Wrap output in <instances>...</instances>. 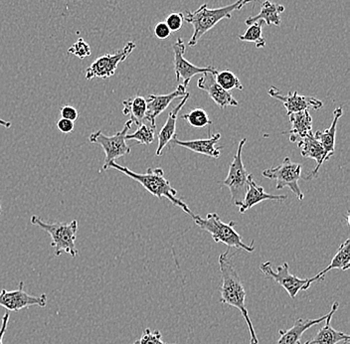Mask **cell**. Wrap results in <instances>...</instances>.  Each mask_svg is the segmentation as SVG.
<instances>
[{
  "label": "cell",
  "mask_w": 350,
  "mask_h": 344,
  "mask_svg": "<svg viewBox=\"0 0 350 344\" xmlns=\"http://www.w3.org/2000/svg\"><path fill=\"white\" fill-rule=\"evenodd\" d=\"M197 87L202 91L207 92L209 97L215 102L220 109L238 106L237 100L229 92L225 91L216 83L214 74H202V77L197 81Z\"/></svg>",
  "instance_id": "cell-15"
},
{
  "label": "cell",
  "mask_w": 350,
  "mask_h": 344,
  "mask_svg": "<svg viewBox=\"0 0 350 344\" xmlns=\"http://www.w3.org/2000/svg\"><path fill=\"white\" fill-rule=\"evenodd\" d=\"M215 77L216 83L224 89L225 91L229 92L232 90H240L242 91L243 88L242 83L239 80L237 76L233 73V72L229 71V70H225V71L217 72Z\"/></svg>",
  "instance_id": "cell-28"
},
{
  "label": "cell",
  "mask_w": 350,
  "mask_h": 344,
  "mask_svg": "<svg viewBox=\"0 0 350 344\" xmlns=\"http://www.w3.org/2000/svg\"><path fill=\"white\" fill-rule=\"evenodd\" d=\"M154 34L157 38L163 40V39L170 38V35H172V31H170L168 26L166 25L165 22H159V23L155 25Z\"/></svg>",
  "instance_id": "cell-34"
},
{
  "label": "cell",
  "mask_w": 350,
  "mask_h": 344,
  "mask_svg": "<svg viewBox=\"0 0 350 344\" xmlns=\"http://www.w3.org/2000/svg\"><path fill=\"white\" fill-rule=\"evenodd\" d=\"M221 135L217 133L212 135L209 139L196 140H179L176 135L172 139V144L174 146H181L186 150L194 151L199 155H207V157L219 159L220 157L221 146H216V144L220 140Z\"/></svg>",
  "instance_id": "cell-18"
},
{
  "label": "cell",
  "mask_w": 350,
  "mask_h": 344,
  "mask_svg": "<svg viewBox=\"0 0 350 344\" xmlns=\"http://www.w3.org/2000/svg\"><path fill=\"white\" fill-rule=\"evenodd\" d=\"M284 11V6L282 4L275 3V2L266 0L262 2L261 5V10L255 16L249 17L246 19L245 23L246 25H251L257 21H262L267 25L273 24L275 26H281L282 19L281 14Z\"/></svg>",
  "instance_id": "cell-24"
},
{
  "label": "cell",
  "mask_w": 350,
  "mask_h": 344,
  "mask_svg": "<svg viewBox=\"0 0 350 344\" xmlns=\"http://www.w3.org/2000/svg\"><path fill=\"white\" fill-rule=\"evenodd\" d=\"M133 124L131 120H128L124 124V129L118 131L116 135H111V137H107L100 131H95L90 135V142L102 146L103 150L106 153V159H105L102 172L108 170L109 162L116 161V159H120V157L130 155L131 148L126 144V135H128L129 131H130Z\"/></svg>",
  "instance_id": "cell-7"
},
{
  "label": "cell",
  "mask_w": 350,
  "mask_h": 344,
  "mask_svg": "<svg viewBox=\"0 0 350 344\" xmlns=\"http://www.w3.org/2000/svg\"><path fill=\"white\" fill-rule=\"evenodd\" d=\"M255 0H237L230 5L215 10H210L207 8V4L204 3L193 12L186 11L185 21L191 24L194 29L191 38L188 41V45L196 46L199 39L214 26L217 25L219 22L223 19H231L234 11L242 10L245 5Z\"/></svg>",
  "instance_id": "cell-3"
},
{
  "label": "cell",
  "mask_w": 350,
  "mask_h": 344,
  "mask_svg": "<svg viewBox=\"0 0 350 344\" xmlns=\"http://www.w3.org/2000/svg\"><path fill=\"white\" fill-rule=\"evenodd\" d=\"M47 304V295H31L24 291V282H19V288L15 291H0V306L10 312H19L23 308L37 306L44 308Z\"/></svg>",
  "instance_id": "cell-12"
},
{
  "label": "cell",
  "mask_w": 350,
  "mask_h": 344,
  "mask_svg": "<svg viewBox=\"0 0 350 344\" xmlns=\"http://www.w3.org/2000/svg\"><path fill=\"white\" fill-rule=\"evenodd\" d=\"M189 97L190 94H186L185 97L181 98L180 103H179V104L170 111V115H168L165 124H164L163 128L161 129V131L159 133V146H157V153H155L157 157H161L165 146H167L168 144H170V142H172V139L176 135V122L179 111L185 107Z\"/></svg>",
  "instance_id": "cell-20"
},
{
  "label": "cell",
  "mask_w": 350,
  "mask_h": 344,
  "mask_svg": "<svg viewBox=\"0 0 350 344\" xmlns=\"http://www.w3.org/2000/svg\"><path fill=\"white\" fill-rule=\"evenodd\" d=\"M133 344H172L164 343L163 336H161L159 330H154L152 332L150 328H146L142 334L141 339H137L135 343Z\"/></svg>",
  "instance_id": "cell-31"
},
{
  "label": "cell",
  "mask_w": 350,
  "mask_h": 344,
  "mask_svg": "<svg viewBox=\"0 0 350 344\" xmlns=\"http://www.w3.org/2000/svg\"><path fill=\"white\" fill-rule=\"evenodd\" d=\"M10 317V313H6L2 317L1 328H0V344H3L4 334H5L6 330H8Z\"/></svg>",
  "instance_id": "cell-37"
},
{
  "label": "cell",
  "mask_w": 350,
  "mask_h": 344,
  "mask_svg": "<svg viewBox=\"0 0 350 344\" xmlns=\"http://www.w3.org/2000/svg\"><path fill=\"white\" fill-rule=\"evenodd\" d=\"M174 72L177 82L183 80V86L187 88L190 81L194 76L198 74L212 73L214 75L217 74V69L213 66H207V67H198L190 63L187 59L185 58V44L183 39L178 38L176 42L174 44Z\"/></svg>",
  "instance_id": "cell-11"
},
{
  "label": "cell",
  "mask_w": 350,
  "mask_h": 344,
  "mask_svg": "<svg viewBox=\"0 0 350 344\" xmlns=\"http://www.w3.org/2000/svg\"><path fill=\"white\" fill-rule=\"evenodd\" d=\"M350 268V240L347 239L343 244L339 246L336 256L332 260L329 266L327 268L317 274V277L319 280L325 279V274L328 273L330 269H338L342 271H347Z\"/></svg>",
  "instance_id": "cell-26"
},
{
  "label": "cell",
  "mask_w": 350,
  "mask_h": 344,
  "mask_svg": "<svg viewBox=\"0 0 350 344\" xmlns=\"http://www.w3.org/2000/svg\"><path fill=\"white\" fill-rule=\"evenodd\" d=\"M155 129H157L155 127L150 126V124H146L144 122H142L135 133H131V135L128 133L126 135V140H135L139 144L148 146V144H152L154 142Z\"/></svg>",
  "instance_id": "cell-29"
},
{
  "label": "cell",
  "mask_w": 350,
  "mask_h": 344,
  "mask_svg": "<svg viewBox=\"0 0 350 344\" xmlns=\"http://www.w3.org/2000/svg\"><path fill=\"white\" fill-rule=\"evenodd\" d=\"M60 115L61 118L72 120V122H75V120H78L79 118V113L78 111H77V109L74 108V107L69 106V105L61 108Z\"/></svg>",
  "instance_id": "cell-35"
},
{
  "label": "cell",
  "mask_w": 350,
  "mask_h": 344,
  "mask_svg": "<svg viewBox=\"0 0 350 344\" xmlns=\"http://www.w3.org/2000/svg\"><path fill=\"white\" fill-rule=\"evenodd\" d=\"M342 108L338 107V108L334 109V120H332L329 128L323 131H317V133H314V137L319 140V144H321L323 150H325L327 161L334 155V150H336V129H338L339 118L342 117Z\"/></svg>",
  "instance_id": "cell-23"
},
{
  "label": "cell",
  "mask_w": 350,
  "mask_h": 344,
  "mask_svg": "<svg viewBox=\"0 0 350 344\" xmlns=\"http://www.w3.org/2000/svg\"><path fill=\"white\" fill-rule=\"evenodd\" d=\"M297 146H299L301 155L305 159H312L317 161V166L314 170L308 173V176L306 177V181H310V179L317 176L319 168H321L323 162L327 161L325 150H323V148L319 144V140L314 137V133H310L305 139L297 142Z\"/></svg>",
  "instance_id": "cell-19"
},
{
  "label": "cell",
  "mask_w": 350,
  "mask_h": 344,
  "mask_svg": "<svg viewBox=\"0 0 350 344\" xmlns=\"http://www.w3.org/2000/svg\"><path fill=\"white\" fill-rule=\"evenodd\" d=\"M135 47L137 46L135 43L129 42L115 54L108 53L98 57L87 68L85 73L87 80H93L96 78L109 79L115 75L118 66L133 53Z\"/></svg>",
  "instance_id": "cell-10"
},
{
  "label": "cell",
  "mask_w": 350,
  "mask_h": 344,
  "mask_svg": "<svg viewBox=\"0 0 350 344\" xmlns=\"http://www.w3.org/2000/svg\"><path fill=\"white\" fill-rule=\"evenodd\" d=\"M69 53L75 55L79 59H85L91 55V47L83 38H79L72 47L68 49Z\"/></svg>",
  "instance_id": "cell-32"
},
{
  "label": "cell",
  "mask_w": 350,
  "mask_h": 344,
  "mask_svg": "<svg viewBox=\"0 0 350 344\" xmlns=\"http://www.w3.org/2000/svg\"><path fill=\"white\" fill-rule=\"evenodd\" d=\"M122 105H124L122 114L124 116H130L133 124H137V127L141 126L146 118V98L142 96H135L124 100Z\"/></svg>",
  "instance_id": "cell-25"
},
{
  "label": "cell",
  "mask_w": 350,
  "mask_h": 344,
  "mask_svg": "<svg viewBox=\"0 0 350 344\" xmlns=\"http://www.w3.org/2000/svg\"><path fill=\"white\" fill-rule=\"evenodd\" d=\"M219 267H220L221 275H222V287H221V302L228 304L232 308L239 310L241 315L244 317L250 332V344H259L257 334L250 317L246 304V291L241 282L239 274L236 271L232 262V257L229 255V249L225 253L219 256Z\"/></svg>",
  "instance_id": "cell-1"
},
{
  "label": "cell",
  "mask_w": 350,
  "mask_h": 344,
  "mask_svg": "<svg viewBox=\"0 0 350 344\" xmlns=\"http://www.w3.org/2000/svg\"><path fill=\"white\" fill-rule=\"evenodd\" d=\"M339 304L338 302H334L332 306V310L328 313L327 319H325V326L317 332L316 336L310 341H306L305 344H347L350 341L349 334L342 332L334 330L332 328V319L334 313L338 310Z\"/></svg>",
  "instance_id": "cell-16"
},
{
  "label": "cell",
  "mask_w": 350,
  "mask_h": 344,
  "mask_svg": "<svg viewBox=\"0 0 350 344\" xmlns=\"http://www.w3.org/2000/svg\"><path fill=\"white\" fill-rule=\"evenodd\" d=\"M288 199L286 195H272L265 192L262 186L258 185L254 179L253 174L248 175V190L245 195L244 200L239 207L241 214L246 213L252 207L266 200L284 201Z\"/></svg>",
  "instance_id": "cell-17"
},
{
  "label": "cell",
  "mask_w": 350,
  "mask_h": 344,
  "mask_svg": "<svg viewBox=\"0 0 350 344\" xmlns=\"http://www.w3.org/2000/svg\"><path fill=\"white\" fill-rule=\"evenodd\" d=\"M57 128L63 133H71L75 128V124L72 120H66V118H61L57 122Z\"/></svg>",
  "instance_id": "cell-36"
},
{
  "label": "cell",
  "mask_w": 350,
  "mask_h": 344,
  "mask_svg": "<svg viewBox=\"0 0 350 344\" xmlns=\"http://www.w3.org/2000/svg\"><path fill=\"white\" fill-rule=\"evenodd\" d=\"M181 118L186 120L192 128L203 129L212 124V120H210L209 116L203 109H193L190 113L183 115Z\"/></svg>",
  "instance_id": "cell-30"
},
{
  "label": "cell",
  "mask_w": 350,
  "mask_h": 344,
  "mask_svg": "<svg viewBox=\"0 0 350 344\" xmlns=\"http://www.w3.org/2000/svg\"><path fill=\"white\" fill-rule=\"evenodd\" d=\"M268 94L271 97L277 98L283 103L288 116L310 108L317 111V109L323 108V102L319 98L310 97V96H301L297 94V92H290L288 95H282L277 88L271 87Z\"/></svg>",
  "instance_id": "cell-13"
},
{
  "label": "cell",
  "mask_w": 350,
  "mask_h": 344,
  "mask_svg": "<svg viewBox=\"0 0 350 344\" xmlns=\"http://www.w3.org/2000/svg\"><path fill=\"white\" fill-rule=\"evenodd\" d=\"M292 129L288 131L291 142H299L312 133V118L308 109L288 116Z\"/></svg>",
  "instance_id": "cell-22"
},
{
  "label": "cell",
  "mask_w": 350,
  "mask_h": 344,
  "mask_svg": "<svg viewBox=\"0 0 350 344\" xmlns=\"http://www.w3.org/2000/svg\"><path fill=\"white\" fill-rule=\"evenodd\" d=\"M327 315H323L319 319H297L295 321L294 326L290 330H280L279 334L281 335L277 344H301V339L308 328L323 323L327 319Z\"/></svg>",
  "instance_id": "cell-21"
},
{
  "label": "cell",
  "mask_w": 350,
  "mask_h": 344,
  "mask_svg": "<svg viewBox=\"0 0 350 344\" xmlns=\"http://www.w3.org/2000/svg\"><path fill=\"white\" fill-rule=\"evenodd\" d=\"M264 22L257 21L249 25L248 29L243 35H239L238 38L244 42L255 43L256 47L264 48L266 46V40L262 35V26Z\"/></svg>",
  "instance_id": "cell-27"
},
{
  "label": "cell",
  "mask_w": 350,
  "mask_h": 344,
  "mask_svg": "<svg viewBox=\"0 0 350 344\" xmlns=\"http://www.w3.org/2000/svg\"><path fill=\"white\" fill-rule=\"evenodd\" d=\"M192 219H193L199 229L209 233L216 243H222V244H225L229 248L244 250L245 252H248V253H252L255 250L254 241H252L251 244L249 245L243 242L242 238L234 228L236 223L233 221L224 223L221 220L217 213L207 214L206 218L194 215Z\"/></svg>",
  "instance_id": "cell-4"
},
{
  "label": "cell",
  "mask_w": 350,
  "mask_h": 344,
  "mask_svg": "<svg viewBox=\"0 0 350 344\" xmlns=\"http://www.w3.org/2000/svg\"><path fill=\"white\" fill-rule=\"evenodd\" d=\"M262 175L271 181H275L277 189L288 187L299 200H304V194L299 185L301 166L291 161L290 157H286L280 166L264 170Z\"/></svg>",
  "instance_id": "cell-8"
},
{
  "label": "cell",
  "mask_w": 350,
  "mask_h": 344,
  "mask_svg": "<svg viewBox=\"0 0 350 344\" xmlns=\"http://www.w3.org/2000/svg\"><path fill=\"white\" fill-rule=\"evenodd\" d=\"M185 21V14L183 12H172L166 17L165 23L170 31L177 32L181 29Z\"/></svg>",
  "instance_id": "cell-33"
},
{
  "label": "cell",
  "mask_w": 350,
  "mask_h": 344,
  "mask_svg": "<svg viewBox=\"0 0 350 344\" xmlns=\"http://www.w3.org/2000/svg\"><path fill=\"white\" fill-rule=\"evenodd\" d=\"M0 126L4 127L5 129H10L11 128V122H8V120H1V118H0Z\"/></svg>",
  "instance_id": "cell-38"
},
{
  "label": "cell",
  "mask_w": 350,
  "mask_h": 344,
  "mask_svg": "<svg viewBox=\"0 0 350 344\" xmlns=\"http://www.w3.org/2000/svg\"><path fill=\"white\" fill-rule=\"evenodd\" d=\"M260 269L266 277L271 278L278 285L283 287L293 300H295L299 291L308 290L312 282H317V280L319 282L317 276L312 279H299L297 276L293 275L290 273V267H288V263H284L281 266H278L277 272H275L272 268V263L268 261V262L262 263Z\"/></svg>",
  "instance_id": "cell-9"
},
{
  "label": "cell",
  "mask_w": 350,
  "mask_h": 344,
  "mask_svg": "<svg viewBox=\"0 0 350 344\" xmlns=\"http://www.w3.org/2000/svg\"><path fill=\"white\" fill-rule=\"evenodd\" d=\"M246 139L241 140L237 153H236L233 161L230 163L228 175L224 181L219 183L221 185L229 188L232 201H233L234 205L238 206V207L242 204L245 195L248 190L249 174L247 173L242 159V150L246 144Z\"/></svg>",
  "instance_id": "cell-6"
},
{
  "label": "cell",
  "mask_w": 350,
  "mask_h": 344,
  "mask_svg": "<svg viewBox=\"0 0 350 344\" xmlns=\"http://www.w3.org/2000/svg\"><path fill=\"white\" fill-rule=\"evenodd\" d=\"M187 88L183 84L178 85L177 89L167 95H152L146 98V113L144 120H148L150 126L157 128V118L168 108L172 101L177 98H183L188 93Z\"/></svg>",
  "instance_id": "cell-14"
},
{
  "label": "cell",
  "mask_w": 350,
  "mask_h": 344,
  "mask_svg": "<svg viewBox=\"0 0 350 344\" xmlns=\"http://www.w3.org/2000/svg\"><path fill=\"white\" fill-rule=\"evenodd\" d=\"M109 168L118 170V172L124 173L126 176L141 183L144 189L148 190L153 196L157 198H166L170 201L174 206L181 208L188 215L193 217L196 214L189 209L186 203L181 199L177 198V191L172 187L170 181L164 177V172L161 168H148L146 173L139 174V173L131 172L126 166H120L116 161H111L108 164Z\"/></svg>",
  "instance_id": "cell-2"
},
{
  "label": "cell",
  "mask_w": 350,
  "mask_h": 344,
  "mask_svg": "<svg viewBox=\"0 0 350 344\" xmlns=\"http://www.w3.org/2000/svg\"><path fill=\"white\" fill-rule=\"evenodd\" d=\"M0 211H1V205H0Z\"/></svg>",
  "instance_id": "cell-39"
},
{
  "label": "cell",
  "mask_w": 350,
  "mask_h": 344,
  "mask_svg": "<svg viewBox=\"0 0 350 344\" xmlns=\"http://www.w3.org/2000/svg\"><path fill=\"white\" fill-rule=\"evenodd\" d=\"M31 223L47 232L51 237V246L55 248V255L57 257L64 253L69 254L73 258L78 256L79 251L75 246L78 221L73 220L70 223H47L44 222L40 217L33 215Z\"/></svg>",
  "instance_id": "cell-5"
}]
</instances>
